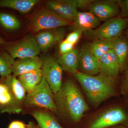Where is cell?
<instances>
[{"mask_svg": "<svg viewBox=\"0 0 128 128\" xmlns=\"http://www.w3.org/2000/svg\"><path fill=\"white\" fill-rule=\"evenodd\" d=\"M73 75L89 101L95 106H98L107 99L118 95L117 78L101 73L90 76L77 72Z\"/></svg>", "mask_w": 128, "mask_h": 128, "instance_id": "6da1fadb", "label": "cell"}, {"mask_svg": "<svg viewBox=\"0 0 128 128\" xmlns=\"http://www.w3.org/2000/svg\"><path fill=\"white\" fill-rule=\"evenodd\" d=\"M54 97L57 110L74 122L80 121L89 109L81 92L71 80L66 82Z\"/></svg>", "mask_w": 128, "mask_h": 128, "instance_id": "7a4b0ae2", "label": "cell"}, {"mask_svg": "<svg viewBox=\"0 0 128 128\" xmlns=\"http://www.w3.org/2000/svg\"><path fill=\"white\" fill-rule=\"evenodd\" d=\"M128 25V19L118 16L105 21L95 29L85 33L88 38L93 41H113L122 36Z\"/></svg>", "mask_w": 128, "mask_h": 128, "instance_id": "3957f363", "label": "cell"}, {"mask_svg": "<svg viewBox=\"0 0 128 128\" xmlns=\"http://www.w3.org/2000/svg\"><path fill=\"white\" fill-rule=\"evenodd\" d=\"M53 93L49 85L42 76L39 84L32 92L28 93L24 104L27 106L42 108L57 112Z\"/></svg>", "mask_w": 128, "mask_h": 128, "instance_id": "277c9868", "label": "cell"}, {"mask_svg": "<svg viewBox=\"0 0 128 128\" xmlns=\"http://www.w3.org/2000/svg\"><path fill=\"white\" fill-rule=\"evenodd\" d=\"M118 104L104 112L92 123L88 128H106L118 125L128 127V108Z\"/></svg>", "mask_w": 128, "mask_h": 128, "instance_id": "5b68a950", "label": "cell"}, {"mask_svg": "<svg viewBox=\"0 0 128 128\" xmlns=\"http://www.w3.org/2000/svg\"><path fill=\"white\" fill-rule=\"evenodd\" d=\"M73 25V22L62 18L52 11L44 9L34 16L31 22L30 28L32 32H38Z\"/></svg>", "mask_w": 128, "mask_h": 128, "instance_id": "8992f818", "label": "cell"}, {"mask_svg": "<svg viewBox=\"0 0 128 128\" xmlns=\"http://www.w3.org/2000/svg\"><path fill=\"white\" fill-rule=\"evenodd\" d=\"M43 76L49 85L54 94H56L62 86L63 70L57 59L50 56L44 57L42 60Z\"/></svg>", "mask_w": 128, "mask_h": 128, "instance_id": "52a82bcc", "label": "cell"}, {"mask_svg": "<svg viewBox=\"0 0 128 128\" xmlns=\"http://www.w3.org/2000/svg\"><path fill=\"white\" fill-rule=\"evenodd\" d=\"M6 49L13 59L23 58L38 56L41 50L34 38L28 37L15 43L8 44Z\"/></svg>", "mask_w": 128, "mask_h": 128, "instance_id": "ba28073f", "label": "cell"}, {"mask_svg": "<svg viewBox=\"0 0 128 128\" xmlns=\"http://www.w3.org/2000/svg\"><path fill=\"white\" fill-rule=\"evenodd\" d=\"M88 10L100 22H105L120 14L119 6L115 0H95L90 5Z\"/></svg>", "mask_w": 128, "mask_h": 128, "instance_id": "9c48e42d", "label": "cell"}, {"mask_svg": "<svg viewBox=\"0 0 128 128\" xmlns=\"http://www.w3.org/2000/svg\"><path fill=\"white\" fill-rule=\"evenodd\" d=\"M78 70L88 75H96L100 73L97 59L92 52L89 44H85L79 50Z\"/></svg>", "mask_w": 128, "mask_h": 128, "instance_id": "30bf717a", "label": "cell"}, {"mask_svg": "<svg viewBox=\"0 0 128 128\" xmlns=\"http://www.w3.org/2000/svg\"><path fill=\"white\" fill-rule=\"evenodd\" d=\"M48 9L62 18L73 22L77 12L76 0H54L48 2Z\"/></svg>", "mask_w": 128, "mask_h": 128, "instance_id": "8fae6325", "label": "cell"}, {"mask_svg": "<svg viewBox=\"0 0 128 128\" xmlns=\"http://www.w3.org/2000/svg\"><path fill=\"white\" fill-rule=\"evenodd\" d=\"M37 34L35 40L41 50L45 51L64 39L66 30L61 27L48 30Z\"/></svg>", "mask_w": 128, "mask_h": 128, "instance_id": "7c38bea8", "label": "cell"}, {"mask_svg": "<svg viewBox=\"0 0 128 128\" xmlns=\"http://www.w3.org/2000/svg\"><path fill=\"white\" fill-rule=\"evenodd\" d=\"M7 56L12 66V73L16 76L34 70L41 69L42 67V61L38 56L19 58L16 60L8 54Z\"/></svg>", "mask_w": 128, "mask_h": 128, "instance_id": "4fadbf2b", "label": "cell"}, {"mask_svg": "<svg viewBox=\"0 0 128 128\" xmlns=\"http://www.w3.org/2000/svg\"><path fill=\"white\" fill-rule=\"evenodd\" d=\"M22 110L21 105L9 87L4 83H0V112L18 113Z\"/></svg>", "mask_w": 128, "mask_h": 128, "instance_id": "5bb4252c", "label": "cell"}, {"mask_svg": "<svg viewBox=\"0 0 128 128\" xmlns=\"http://www.w3.org/2000/svg\"><path fill=\"white\" fill-rule=\"evenodd\" d=\"M97 60L100 73L118 78L120 72V66L118 58L112 49Z\"/></svg>", "mask_w": 128, "mask_h": 128, "instance_id": "9a60e30c", "label": "cell"}, {"mask_svg": "<svg viewBox=\"0 0 128 128\" xmlns=\"http://www.w3.org/2000/svg\"><path fill=\"white\" fill-rule=\"evenodd\" d=\"M100 22L90 12L78 11L73 22V26L75 29L86 32L98 27Z\"/></svg>", "mask_w": 128, "mask_h": 128, "instance_id": "2e32d148", "label": "cell"}, {"mask_svg": "<svg viewBox=\"0 0 128 128\" xmlns=\"http://www.w3.org/2000/svg\"><path fill=\"white\" fill-rule=\"evenodd\" d=\"M112 50L116 56L120 72L128 68V39L122 36L113 41Z\"/></svg>", "mask_w": 128, "mask_h": 128, "instance_id": "e0dca14e", "label": "cell"}, {"mask_svg": "<svg viewBox=\"0 0 128 128\" xmlns=\"http://www.w3.org/2000/svg\"><path fill=\"white\" fill-rule=\"evenodd\" d=\"M79 53V50L74 48L71 52L58 57L57 61L63 70L73 74L78 72Z\"/></svg>", "mask_w": 128, "mask_h": 128, "instance_id": "ac0fdd59", "label": "cell"}, {"mask_svg": "<svg viewBox=\"0 0 128 128\" xmlns=\"http://www.w3.org/2000/svg\"><path fill=\"white\" fill-rule=\"evenodd\" d=\"M42 77L41 69H37L22 74L18 76V80L28 93L32 92L39 84Z\"/></svg>", "mask_w": 128, "mask_h": 128, "instance_id": "d6986e66", "label": "cell"}, {"mask_svg": "<svg viewBox=\"0 0 128 128\" xmlns=\"http://www.w3.org/2000/svg\"><path fill=\"white\" fill-rule=\"evenodd\" d=\"M4 84L7 86L19 104L22 105L25 102L26 96V90L16 76L10 75L5 78Z\"/></svg>", "mask_w": 128, "mask_h": 128, "instance_id": "ffe728a7", "label": "cell"}, {"mask_svg": "<svg viewBox=\"0 0 128 128\" xmlns=\"http://www.w3.org/2000/svg\"><path fill=\"white\" fill-rule=\"evenodd\" d=\"M39 2L38 0H1L0 7L8 8L26 13L30 12Z\"/></svg>", "mask_w": 128, "mask_h": 128, "instance_id": "44dd1931", "label": "cell"}, {"mask_svg": "<svg viewBox=\"0 0 128 128\" xmlns=\"http://www.w3.org/2000/svg\"><path fill=\"white\" fill-rule=\"evenodd\" d=\"M40 128H63L50 114L41 111H35L32 113Z\"/></svg>", "mask_w": 128, "mask_h": 128, "instance_id": "7402d4cb", "label": "cell"}, {"mask_svg": "<svg viewBox=\"0 0 128 128\" xmlns=\"http://www.w3.org/2000/svg\"><path fill=\"white\" fill-rule=\"evenodd\" d=\"M92 52L97 59L112 49L113 41L96 40L89 44Z\"/></svg>", "mask_w": 128, "mask_h": 128, "instance_id": "603a6c76", "label": "cell"}, {"mask_svg": "<svg viewBox=\"0 0 128 128\" xmlns=\"http://www.w3.org/2000/svg\"><path fill=\"white\" fill-rule=\"evenodd\" d=\"M0 24L9 30H17L20 26V21L15 16L8 13H0Z\"/></svg>", "mask_w": 128, "mask_h": 128, "instance_id": "cb8c5ba5", "label": "cell"}, {"mask_svg": "<svg viewBox=\"0 0 128 128\" xmlns=\"http://www.w3.org/2000/svg\"><path fill=\"white\" fill-rule=\"evenodd\" d=\"M12 73V66L7 54H4L0 56V76L3 79H5Z\"/></svg>", "mask_w": 128, "mask_h": 128, "instance_id": "d4e9b609", "label": "cell"}, {"mask_svg": "<svg viewBox=\"0 0 128 128\" xmlns=\"http://www.w3.org/2000/svg\"><path fill=\"white\" fill-rule=\"evenodd\" d=\"M83 32L82 30L75 29L66 36V40L74 45L79 41Z\"/></svg>", "mask_w": 128, "mask_h": 128, "instance_id": "484cf974", "label": "cell"}, {"mask_svg": "<svg viewBox=\"0 0 128 128\" xmlns=\"http://www.w3.org/2000/svg\"><path fill=\"white\" fill-rule=\"evenodd\" d=\"M74 45L65 40L60 43L59 49L61 55L65 54L71 52L74 49Z\"/></svg>", "mask_w": 128, "mask_h": 128, "instance_id": "4316f807", "label": "cell"}, {"mask_svg": "<svg viewBox=\"0 0 128 128\" xmlns=\"http://www.w3.org/2000/svg\"><path fill=\"white\" fill-rule=\"evenodd\" d=\"M115 1L120 9V16L128 19V0Z\"/></svg>", "mask_w": 128, "mask_h": 128, "instance_id": "83f0119b", "label": "cell"}, {"mask_svg": "<svg viewBox=\"0 0 128 128\" xmlns=\"http://www.w3.org/2000/svg\"><path fill=\"white\" fill-rule=\"evenodd\" d=\"M122 80L121 92L124 96L128 98V68L125 70Z\"/></svg>", "mask_w": 128, "mask_h": 128, "instance_id": "f1b7e54d", "label": "cell"}, {"mask_svg": "<svg viewBox=\"0 0 128 128\" xmlns=\"http://www.w3.org/2000/svg\"><path fill=\"white\" fill-rule=\"evenodd\" d=\"M94 1V0H76L78 9H88L90 5Z\"/></svg>", "mask_w": 128, "mask_h": 128, "instance_id": "f546056e", "label": "cell"}, {"mask_svg": "<svg viewBox=\"0 0 128 128\" xmlns=\"http://www.w3.org/2000/svg\"><path fill=\"white\" fill-rule=\"evenodd\" d=\"M26 126L22 122L14 121L10 124L8 128H26Z\"/></svg>", "mask_w": 128, "mask_h": 128, "instance_id": "4dcf8cb0", "label": "cell"}, {"mask_svg": "<svg viewBox=\"0 0 128 128\" xmlns=\"http://www.w3.org/2000/svg\"><path fill=\"white\" fill-rule=\"evenodd\" d=\"M26 128H39L35 125L33 122H30L26 126Z\"/></svg>", "mask_w": 128, "mask_h": 128, "instance_id": "1f68e13d", "label": "cell"}, {"mask_svg": "<svg viewBox=\"0 0 128 128\" xmlns=\"http://www.w3.org/2000/svg\"><path fill=\"white\" fill-rule=\"evenodd\" d=\"M126 32H125V37H126L128 39V25L127 28H126Z\"/></svg>", "mask_w": 128, "mask_h": 128, "instance_id": "d6a6232c", "label": "cell"}, {"mask_svg": "<svg viewBox=\"0 0 128 128\" xmlns=\"http://www.w3.org/2000/svg\"><path fill=\"white\" fill-rule=\"evenodd\" d=\"M4 40L2 39V38L0 36V45L2 44H4Z\"/></svg>", "mask_w": 128, "mask_h": 128, "instance_id": "836d02e7", "label": "cell"}, {"mask_svg": "<svg viewBox=\"0 0 128 128\" xmlns=\"http://www.w3.org/2000/svg\"><path fill=\"white\" fill-rule=\"evenodd\" d=\"M117 128H128V126H124V125H121V126Z\"/></svg>", "mask_w": 128, "mask_h": 128, "instance_id": "e575fe53", "label": "cell"}]
</instances>
